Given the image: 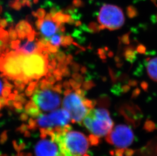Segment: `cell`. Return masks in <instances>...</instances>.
Returning a JSON list of instances; mask_svg holds the SVG:
<instances>
[{
	"instance_id": "cell-1",
	"label": "cell",
	"mask_w": 157,
	"mask_h": 156,
	"mask_svg": "<svg viewBox=\"0 0 157 156\" xmlns=\"http://www.w3.org/2000/svg\"><path fill=\"white\" fill-rule=\"evenodd\" d=\"M54 139L59 146L58 156H90L87 153L92 143L82 133L67 131L64 127L62 132L55 131Z\"/></svg>"
},
{
	"instance_id": "cell-2",
	"label": "cell",
	"mask_w": 157,
	"mask_h": 156,
	"mask_svg": "<svg viewBox=\"0 0 157 156\" xmlns=\"http://www.w3.org/2000/svg\"><path fill=\"white\" fill-rule=\"evenodd\" d=\"M82 124L98 139L106 136L113 127L109 113L103 108L90 110Z\"/></svg>"
},
{
	"instance_id": "cell-3",
	"label": "cell",
	"mask_w": 157,
	"mask_h": 156,
	"mask_svg": "<svg viewBox=\"0 0 157 156\" xmlns=\"http://www.w3.org/2000/svg\"><path fill=\"white\" fill-rule=\"evenodd\" d=\"M26 55L17 51H11L0 56V72L4 77L8 76L15 80L23 79L22 63Z\"/></svg>"
},
{
	"instance_id": "cell-4",
	"label": "cell",
	"mask_w": 157,
	"mask_h": 156,
	"mask_svg": "<svg viewBox=\"0 0 157 156\" xmlns=\"http://www.w3.org/2000/svg\"><path fill=\"white\" fill-rule=\"evenodd\" d=\"M124 20L122 9L115 5H104L98 14V21L100 30L105 28L110 31L117 30L123 27Z\"/></svg>"
},
{
	"instance_id": "cell-5",
	"label": "cell",
	"mask_w": 157,
	"mask_h": 156,
	"mask_svg": "<svg viewBox=\"0 0 157 156\" xmlns=\"http://www.w3.org/2000/svg\"><path fill=\"white\" fill-rule=\"evenodd\" d=\"M48 63V60L41 53L36 52L32 54L26 55L22 63L23 74L31 82L33 80H38L46 75Z\"/></svg>"
},
{
	"instance_id": "cell-6",
	"label": "cell",
	"mask_w": 157,
	"mask_h": 156,
	"mask_svg": "<svg viewBox=\"0 0 157 156\" xmlns=\"http://www.w3.org/2000/svg\"><path fill=\"white\" fill-rule=\"evenodd\" d=\"M85 98L80 97L75 92L66 96L63 101V107L70 113L72 123L82 125L84 118L90 110L84 103Z\"/></svg>"
},
{
	"instance_id": "cell-7",
	"label": "cell",
	"mask_w": 157,
	"mask_h": 156,
	"mask_svg": "<svg viewBox=\"0 0 157 156\" xmlns=\"http://www.w3.org/2000/svg\"><path fill=\"white\" fill-rule=\"evenodd\" d=\"M134 133L130 127L124 124L117 125L105 137L106 141L118 149H126L132 144Z\"/></svg>"
},
{
	"instance_id": "cell-8",
	"label": "cell",
	"mask_w": 157,
	"mask_h": 156,
	"mask_svg": "<svg viewBox=\"0 0 157 156\" xmlns=\"http://www.w3.org/2000/svg\"><path fill=\"white\" fill-rule=\"evenodd\" d=\"M31 98L40 109L45 112L55 110L61 103V97L58 93L48 89L40 90L36 86Z\"/></svg>"
},
{
	"instance_id": "cell-9",
	"label": "cell",
	"mask_w": 157,
	"mask_h": 156,
	"mask_svg": "<svg viewBox=\"0 0 157 156\" xmlns=\"http://www.w3.org/2000/svg\"><path fill=\"white\" fill-rule=\"evenodd\" d=\"M54 130H51L47 134H40L41 140L35 148L36 156H58L59 146L54 139Z\"/></svg>"
},
{
	"instance_id": "cell-10",
	"label": "cell",
	"mask_w": 157,
	"mask_h": 156,
	"mask_svg": "<svg viewBox=\"0 0 157 156\" xmlns=\"http://www.w3.org/2000/svg\"><path fill=\"white\" fill-rule=\"evenodd\" d=\"M39 30H40L42 35L48 41L52 36H53L57 32L59 31V26L53 21L51 13L46 14Z\"/></svg>"
},
{
	"instance_id": "cell-11",
	"label": "cell",
	"mask_w": 157,
	"mask_h": 156,
	"mask_svg": "<svg viewBox=\"0 0 157 156\" xmlns=\"http://www.w3.org/2000/svg\"><path fill=\"white\" fill-rule=\"evenodd\" d=\"M48 115L55 128L56 127L65 126L71 121L70 113L65 109L54 110Z\"/></svg>"
},
{
	"instance_id": "cell-12",
	"label": "cell",
	"mask_w": 157,
	"mask_h": 156,
	"mask_svg": "<svg viewBox=\"0 0 157 156\" xmlns=\"http://www.w3.org/2000/svg\"><path fill=\"white\" fill-rule=\"evenodd\" d=\"M18 37L21 40H24L33 32L32 27L30 23L26 20L19 21L15 27Z\"/></svg>"
},
{
	"instance_id": "cell-13",
	"label": "cell",
	"mask_w": 157,
	"mask_h": 156,
	"mask_svg": "<svg viewBox=\"0 0 157 156\" xmlns=\"http://www.w3.org/2000/svg\"><path fill=\"white\" fill-rule=\"evenodd\" d=\"M37 42L25 41L22 44H20L19 48L16 51L19 52L25 55H31L33 53H36L38 51Z\"/></svg>"
},
{
	"instance_id": "cell-14",
	"label": "cell",
	"mask_w": 157,
	"mask_h": 156,
	"mask_svg": "<svg viewBox=\"0 0 157 156\" xmlns=\"http://www.w3.org/2000/svg\"><path fill=\"white\" fill-rule=\"evenodd\" d=\"M36 122L37 128L45 129H54L55 126L51 121L48 115L41 113L37 118H36Z\"/></svg>"
},
{
	"instance_id": "cell-15",
	"label": "cell",
	"mask_w": 157,
	"mask_h": 156,
	"mask_svg": "<svg viewBox=\"0 0 157 156\" xmlns=\"http://www.w3.org/2000/svg\"><path fill=\"white\" fill-rule=\"evenodd\" d=\"M147 71L150 78L157 82V58H150L147 61Z\"/></svg>"
},
{
	"instance_id": "cell-16",
	"label": "cell",
	"mask_w": 157,
	"mask_h": 156,
	"mask_svg": "<svg viewBox=\"0 0 157 156\" xmlns=\"http://www.w3.org/2000/svg\"><path fill=\"white\" fill-rule=\"evenodd\" d=\"M52 20L56 22L59 27L61 24H64L65 23L73 24H74V20L71 16L65 14L62 11L57 12L52 17Z\"/></svg>"
},
{
	"instance_id": "cell-17",
	"label": "cell",
	"mask_w": 157,
	"mask_h": 156,
	"mask_svg": "<svg viewBox=\"0 0 157 156\" xmlns=\"http://www.w3.org/2000/svg\"><path fill=\"white\" fill-rule=\"evenodd\" d=\"M25 110V113L32 118H37L41 113L38 106L32 99L27 102Z\"/></svg>"
},
{
	"instance_id": "cell-18",
	"label": "cell",
	"mask_w": 157,
	"mask_h": 156,
	"mask_svg": "<svg viewBox=\"0 0 157 156\" xmlns=\"http://www.w3.org/2000/svg\"><path fill=\"white\" fill-rule=\"evenodd\" d=\"M134 151L130 149H117L115 150L110 152L111 156H132Z\"/></svg>"
},
{
	"instance_id": "cell-19",
	"label": "cell",
	"mask_w": 157,
	"mask_h": 156,
	"mask_svg": "<svg viewBox=\"0 0 157 156\" xmlns=\"http://www.w3.org/2000/svg\"><path fill=\"white\" fill-rule=\"evenodd\" d=\"M59 32V33L55 34L52 37H51V38L49 39V42L53 46H56L59 48V46L61 44V42H62L63 35L61 33L60 34L61 32Z\"/></svg>"
},
{
	"instance_id": "cell-20",
	"label": "cell",
	"mask_w": 157,
	"mask_h": 156,
	"mask_svg": "<svg viewBox=\"0 0 157 156\" xmlns=\"http://www.w3.org/2000/svg\"><path fill=\"white\" fill-rule=\"evenodd\" d=\"M36 87L40 90H51L53 88V85L49 83L46 79H43L37 83Z\"/></svg>"
},
{
	"instance_id": "cell-21",
	"label": "cell",
	"mask_w": 157,
	"mask_h": 156,
	"mask_svg": "<svg viewBox=\"0 0 157 156\" xmlns=\"http://www.w3.org/2000/svg\"><path fill=\"white\" fill-rule=\"evenodd\" d=\"M0 41L2 42L3 44H9L11 42L9 38L8 32L1 27H0Z\"/></svg>"
},
{
	"instance_id": "cell-22",
	"label": "cell",
	"mask_w": 157,
	"mask_h": 156,
	"mask_svg": "<svg viewBox=\"0 0 157 156\" xmlns=\"http://www.w3.org/2000/svg\"><path fill=\"white\" fill-rule=\"evenodd\" d=\"M73 38L71 35H67L65 36L63 35L61 45L64 47H67L68 46H70L73 42Z\"/></svg>"
},
{
	"instance_id": "cell-23",
	"label": "cell",
	"mask_w": 157,
	"mask_h": 156,
	"mask_svg": "<svg viewBox=\"0 0 157 156\" xmlns=\"http://www.w3.org/2000/svg\"><path fill=\"white\" fill-rule=\"evenodd\" d=\"M9 38L11 41H15L17 38L18 35L17 31L14 28L13 25H11L8 30Z\"/></svg>"
},
{
	"instance_id": "cell-24",
	"label": "cell",
	"mask_w": 157,
	"mask_h": 156,
	"mask_svg": "<svg viewBox=\"0 0 157 156\" xmlns=\"http://www.w3.org/2000/svg\"><path fill=\"white\" fill-rule=\"evenodd\" d=\"M33 15L38 19H44L46 16V12L44 9H39L36 12H33Z\"/></svg>"
},
{
	"instance_id": "cell-25",
	"label": "cell",
	"mask_w": 157,
	"mask_h": 156,
	"mask_svg": "<svg viewBox=\"0 0 157 156\" xmlns=\"http://www.w3.org/2000/svg\"><path fill=\"white\" fill-rule=\"evenodd\" d=\"M56 59L59 62H63L65 61L67 58L65 53L61 50H59L58 52L56 53Z\"/></svg>"
},
{
	"instance_id": "cell-26",
	"label": "cell",
	"mask_w": 157,
	"mask_h": 156,
	"mask_svg": "<svg viewBox=\"0 0 157 156\" xmlns=\"http://www.w3.org/2000/svg\"><path fill=\"white\" fill-rule=\"evenodd\" d=\"M72 77L75 81H76L77 82L79 83H80V84H82V82H83V77H82V76L78 73L74 72L72 75Z\"/></svg>"
},
{
	"instance_id": "cell-27",
	"label": "cell",
	"mask_w": 157,
	"mask_h": 156,
	"mask_svg": "<svg viewBox=\"0 0 157 156\" xmlns=\"http://www.w3.org/2000/svg\"><path fill=\"white\" fill-rule=\"evenodd\" d=\"M21 42L19 40H15V41H12L10 43V47L13 50H17L19 48V45L21 44Z\"/></svg>"
},
{
	"instance_id": "cell-28",
	"label": "cell",
	"mask_w": 157,
	"mask_h": 156,
	"mask_svg": "<svg viewBox=\"0 0 157 156\" xmlns=\"http://www.w3.org/2000/svg\"><path fill=\"white\" fill-rule=\"evenodd\" d=\"M69 82L70 83L71 87H72L73 89L75 90L79 88L81 85H82V84L77 82L74 80L70 79Z\"/></svg>"
},
{
	"instance_id": "cell-29",
	"label": "cell",
	"mask_w": 157,
	"mask_h": 156,
	"mask_svg": "<svg viewBox=\"0 0 157 156\" xmlns=\"http://www.w3.org/2000/svg\"><path fill=\"white\" fill-rule=\"evenodd\" d=\"M63 84L61 82L58 83L55 86H53L52 90L53 91L56 92V93L61 94L62 93Z\"/></svg>"
},
{
	"instance_id": "cell-30",
	"label": "cell",
	"mask_w": 157,
	"mask_h": 156,
	"mask_svg": "<svg viewBox=\"0 0 157 156\" xmlns=\"http://www.w3.org/2000/svg\"><path fill=\"white\" fill-rule=\"evenodd\" d=\"M10 6L13 9H16V10H19V9H21L22 5L21 4V1H19V0H15V1L11 2L10 4Z\"/></svg>"
},
{
	"instance_id": "cell-31",
	"label": "cell",
	"mask_w": 157,
	"mask_h": 156,
	"mask_svg": "<svg viewBox=\"0 0 157 156\" xmlns=\"http://www.w3.org/2000/svg\"><path fill=\"white\" fill-rule=\"evenodd\" d=\"M71 65V69L74 72H77L79 71L80 69V65L78 63H76L75 62H72L70 64Z\"/></svg>"
},
{
	"instance_id": "cell-32",
	"label": "cell",
	"mask_w": 157,
	"mask_h": 156,
	"mask_svg": "<svg viewBox=\"0 0 157 156\" xmlns=\"http://www.w3.org/2000/svg\"><path fill=\"white\" fill-rule=\"evenodd\" d=\"M45 79L47 80V81L49 83H51L52 85L55 84L56 81L54 76L51 75V74H48V73H47L46 75H45Z\"/></svg>"
},
{
	"instance_id": "cell-33",
	"label": "cell",
	"mask_w": 157,
	"mask_h": 156,
	"mask_svg": "<svg viewBox=\"0 0 157 156\" xmlns=\"http://www.w3.org/2000/svg\"><path fill=\"white\" fill-rule=\"evenodd\" d=\"M94 83L92 81H87V82H85L83 84L82 87L85 89V90H87L92 88L93 87Z\"/></svg>"
},
{
	"instance_id": "cell-34",
	"label": "cell",
	"mask_w": 157,
	"mask_h": 156,
	"mask_svg": "<svg viewBox=\"0 0 157 156\" xmlns=\"http://www.w3.org/2000/svg\"><path fill=\"white\" fill-rule=\"evenodd\" d=\"M10 88H7V87H4V88L3 89L2 92V95L3 97H5V98H7L9 96L10 94Z\"/></svg>"
},
{
	"instance_id": "cell-35",
	"label": "cell",
	"mask_w": 157,
	"mask_h": 156,
	"mask_svg": "<svg viewBox=\"0 0 157 156\" xmlns=\"http://www.w3.org/2000/svg\"><path fill=\"white\" fill-rule=\"evenodd\" d=\"M58 49L59 48L56 47V46H53L52 45L50 44L49 46L48 47V49L51 53H56L58 52Z\"/></svg>"
},
{
	"instance_id": "cell-36",
	"label": "cell",
	"mask_w": 157,
	"mask_h": 156,
	"mask_svg": "<svg viewBox=\"0 0 157 156\" xmlns=\"http://www.w3.org/2000/svg\"><path fill=\"white\" fill-rule=\"evenodd\" d=\"M62 73L63 76L65 77H70L71 75V72H70V69L68 67L66 68L64 70L61 71Z\"/></svg>"
},
{
	"instance_id": "cell-37",
	"label": "cell",
	"mask_w": 157,
	"mask_h": 156,
	"mask_svg": "<svg viewBox=\"0 0 157 156\" xmlns=\"http://www.w3.org/2000/svg\"><path fill=\"white\" fill-rule=\"evenodd\" d=\"M75 93L78 94L79 96H80V97H82V98H85V95L86 94V92L85 90H82L81 89H78L75 90Z\"/></svg>"
},
{
	"instance_id": "cell-38",
	"label": "cell",
	"mask_w": 157,
	"mask_h": 156,
	"mask_svg": "<svg viewBox=\"0 0 157 156\" xmlns=\"http://www.w3.org/2000/svg\"><path fill=\"white\" fill-rule=\"evenodd\" d=\"M67 67V65H66L64 61L63 62H59L58 63V65H57V66H56L57 69L61 71L64 70Z\"/></svg>"
},
{
	"instance_id": "cell-39",
	"label": "cell",
	"mask_w": 157,
	"mask_h": 156,
	"mask_svg": "<svg viewBox=\"0 0 157 156\" xmlns=\"http://www.w3.org/2000/svg\"><path fill=\"white\" fill-rule=\"evenodd\" d=\"M14 108H15V110H24L22 104L21 103V102H14Z\"/></svg>"
},
{
	"instance_id": "cell-40",
	"label": "cell",
	"mask_w": 157,
	"mask_h": 156,
	"mask_svg": "<svg viewBox=\"0 0 157 156\" xmlns=\"http://www.w3.org/2000/svg\"><path fill=\"white\" fill-rule=\"evenodd\" d=\"M73 59V58L72 55L71 54H68L67 55L66 59L65 61H64V62L65 63L66 65H70V63L72 62Z\"/></svg>"
},
{
	"instance_id": "cell-41",
	"label": "cell",
	"mask_w": 157,
	"mask_h": 156,
	"mask_svg": "<svg viewBox=\"0 0 157 156\" xmlns=\"http://www.w3.org/2000/svg\"><path fill=\"white\" fill-rule=\"evenodd\" d=\"M20 119L22 121H27L29 120V115L26 113H22L20 115Z\"/></svg>"
},
{
	"instance_id": "cell-42",
	"label": "cell",
	"mask_w": 157,
	"mask_h": 156,
	"mask_svg": "<svg viewBox=\"0 0 157 156\" xmlns=\"http://www.w3.org/2000/svg\"><path fill=\"white\" fill-rule=\"evenodd\" d=\"M7 99L3 96H0V105L2 107H3L7 105Z\"/></svg>"
},
{
	"instance_id": "cell-43",
	"label": "cell",
	"mask_w": 157,
	"mask_h": 156,
	"mask_svg": "<svg viewBox=\"0 0 157 156\" xmlns=\"http://www.w3.org/2000/svg\"><path fill=\"white\" fill-rule=\"evenodd\" d=\"M8 25L7 21L6 19H1L0 18V27L2 28H5Z\"/></svg>"
},
{
	"instance_id": "cell-44",
	"label": "cell",
	"mask_w": 157,
	"mask_h": 156,
	"mask_svg": "<svg viewBox=\"0 0 157 156\" xmlns=\"http://www.w3.org/2000/svg\"><path fill=\"white\" fill-rule=\"evenodd\" d=\"M0 156H8L6 155H1ZM12 156H32V155L29 153H27L25 152H19L17 154V155Z\"/></svg>"
},
{
	"instance_id": "cell-45",
	"label": "cell",
	"mask_w": 157,
	"mask_h": 156,
	"mask_svg": "<svg viewBox=\"0 0 157 156\" xmlns=\"http://www.w3.org/2000/svg\"><path fill=\"white\" fill-rule=\"evenodd\" d=\"M14 83L15 85V87H18L19 86L21 85V84L24 83V81L21 79H17L14 81Z\"/></svg>"
},
{
	"instance_id": "cell-46",
	"label": "cell",
	"mask_w": 157,
	"mask_h": 156,
	"mask_svg": "<svg viewBox=\"0 0 157 156\" xmlns=\"http://www.w3.org/2000/svg\"><path fill=\"white\" fill-rule=\"evenodd\" d=\"M63 87L66 90L71 89V85L70 83L68 81H65L63 84Z\"/></svg>"
},
{
	"instance_id": "cell-47",
	"label": "cell",
	"mask_w": 157,
	"mask_h": 156,
	"mask_svg": "<svg viewBox=\"0 0 157 156\" xmlns=\"http://www.w3.org/2000/svg\"><path fill=\"white\" fill-rule=\"evenodd\" d=\"M14 102L13 100H11V99L8 98L6 106H7L10 109H12L14 107Z\"/></svg>"
},
{
	"instance_id": "cell-48",
	"label": "cell",
	"mask_w": 157,
	"mask_h": 156,
	"mask_svg": "<svg viewBox=\"0 0 157 156\" xmlns=\"http://www.w3.org/2000/svg\"><path fill=\"white\" fill-rule=\"evenodd\" d=\"M25 83H23L18 87H16V90H17L18 92H21L24 91V89L25 88Z\"/></svg>"
},
{
	"instance_id": "cell-49",
	"label": "cell",
	"mask_w": 157,
	"mask_h": 156,
	"mask_svg": "<svg viewBox=\"0 0 157 156\" xmlns=\"http://www.w3.org/2000/svg\"><path fill=\"white\" fill-rule=\"evenodd\" d=\"M55 71V69H54L53 67L51 66V65H49V64H48V72H47V73L52 75V74H53V72H54Z\"/></svg>"
},
{
	"instance_id": "cell-50",
	"label": "cell",
	"mask_w": 157,
	"mask_h": 156,
	"mask_svg": "<svg viewBox=\"0 0 157 156\" xmlns=\"http://www.w3.org/2000/svg\"><path fill=\"white\" fill-rule=\"evenodd\" d=\"M53 76L55 77H57V76H61L62 77L63 75L62 73L61 72V71L59 69H55V72H53Z\"/></svg>"
},
{
	"instance_id": "cell-51",
	"label": "cell",
	"mask_w": 157,
	"mask_h": 156,
	"mask_svg": "<svg viewBox=\"0 0 157 156\" xmlns=\"http://www.w3.org/2000/svg\"><path fill=\"white\" fill-rule=\"evenodd\" d=\"M21 3L22 6H30L31 5V3L29 0H22Z\"/></svg>"
},
{
	"instance_id": "cell-52",
	"label": "cell",
	"mask_w": 157,
	"mask_h": 156,
	"mask_svg": "<svg viewBox=\"0 0 157 156\" xmlns=\"http://www.w3.org/2000/svg\"><path fill=\"white\" fill-rule=\"evenodd\" d=\"M48 64H49V65H51V66L53 67L55 69L56 68L57 65H58V63H57V62H56V59L53 60V61H51L49 62Z\"/></svg>"
},
{
	"instance_id": "cell-53",
	"label": "cell",
	"mask_w": 157,
	"mask_h": 156,
	"mask_svg": "<svg viewBox=\"0 0 157 156\" xmlns=\"http://www.w3.org/2000/svg\"><path fill=\"white\" fill-rule=\"evenodd\" d=\"M33 93H34V92L29 91L27 89L25 90V94L27 96H31L33 95Z\"/></svg>"
},
{
	"instance_id": "cell-54",
	"label": "cell",
	"mask_w": 157,
	"mask_h": 156,
	"mask_svg": "<svg viewBox=\"0 0 157 156\" xmlns=\"http://www.w3.org/2000/svg\"><path fill=\"white\" fill-rule=\"evenodd\" d=\"M15 97V94H14V93H12V94H10L9 96H8V98L10 99H11V100H14Z\"/></svg>"
},
{
	"instance_id": "cell-55",
	"label": "cell",
	"mask_w": 157,
	"mask_h": 156,
	"mask_svg": "<svg viewBox=\"0 0 157 156\" xmlns=\"http://www.w3.org/2000/svg\"><path fill=\"white\" fill-rule=\"evenodd\" d=\"M72 92V90L71 89H69V90H66L64 92V94L65 96L68 95L69 94Z\"/></svg>"
},
{
	"instance_id": "cell-56",
	"label": "cell",
	"mask_w": 157,
	"mask_h": 156,
	"mask_svg": "<svg viewBox=\"0 0 157 156\" xmlns=\"http://www.w3.org/2000/svg\"><path fill=\"white\" fill-rule=\"evenodd\" d=\"M80 71L82 72V74H85V72H86V68H85V66H83L81 68Z\"/></svg>"
},
{
	"instance_id": "cell-57",
	"label": "cell",
	"mask_w": 157,
	"mask_h": 156,
	"mask_svg": "<svg viewBox=\"0 0 157 156\" xmlns=\"http://www.w3.org/2000/svg\"><path fill=\"white\" fill-rule=\"evenodd\" d=\"M2 90H3V84H2L1 81L0 80V94L2 93Z\"/></svg>"
},
{
	"instance_id": "cell-58",
	"label": "cell",
	"mask_w": 157,
	"mask_h": 156,
	"mask_svg": "<svg viewBox=\"0 0 157 156\" xmlns=\"http://www.w3.org/2000/svg\"><path fill=\"white\" fill-rule=\"evenodd\" d=\"M2 106H1V105H0V110H1V109Z\"/></svg>"
},
{
	"instance_id": "cell-59",
	"label": "cell",
	"mask_w": 157,
	"mask_h": 156,
	"mask_svg": "<svg viewBox=\"0 0 157 156\" xmlns=\"http://www.w3.org/2000/svg\"><path fill=\"white\" fill-rule=\"evenodd\" d=\"M2 116V114L1 113H0V117Z\"/></svg>"
}]
</instances>
